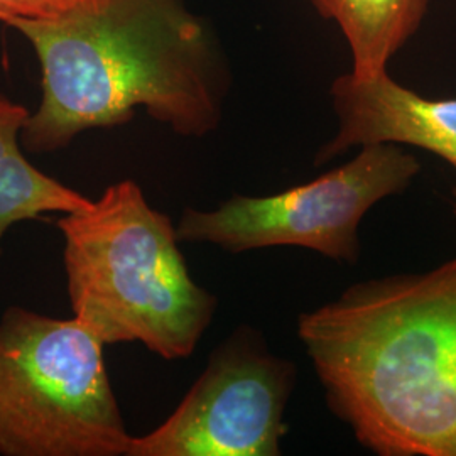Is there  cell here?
Listing matches in <instances>:
<instances>
[{
  "label": "cell",
  "instance_id": "cell-6",
  "mask_svg": "<svg viewBox=\"0 0 456 456\" xmlns=\"http://www.w3.org/2000/svg\"><path fill=\"white\" fill-rule=\"evenodd\" d=\"M296 367L269 352L254 328H239L208 360L176 411L126 456H277Z\"/></svg>",
  "mask_w": 456,
  "mask_h": 456
},
{
  "label": "cell",
  "instance_id": "cell-5",
  "mask_svg": "<svg viewBox=\"0 0 456 456\" xmlns=\"http://www.w3.org/2000/svg\"><path fill=\"white\" fill-rule=\"evenodd\" d=\"M421 171L404 146L379 142L316 180L271 196H232L212 212L186 208L180 242H210L239 254L267 247H303L355 264L359 225L387 196L401 195Z\"/></svg>",
  "mask_w": 456,
  "mask_h": 456
},
{
  "label": "cell",
  "instance_id": "cell-10",
  "mask_svg": "<svg viewBox=\"0 0 456 456\" xmlns=\"http://www.w3.org/2000/svg\"><path fill=\"white\" fill-rule=\"evenodd\" d=\"M82 0H0V20L17 17L56 19L78 7Z\"/></svg>",
  "mask_w": 456,
  "mask_h": 456
},
{
  "label": "cell",
  "instance_id": "cell-2",
  "mask_svg": "<svg viewBox=\"0 0 456 456\" xmlns=\"http://www.w3.org/2000/svg\"><path fill=\"white\" fill-rule=\"evenodd\" d=\"M36 49L43 100L20 139L36 154L129 122L137 107L181 135L220 120L222 80L201 24L180 0H82L56 19L7 22Z\"/></svg>",
  "mask_w": 456,
  "mask_h": 456
},
{
  "label": "cell",
  "instance_id": "cell-8",
  "mask_svg": "<svg viewBox=\"0 0 456 456\" xmlns=\"http://www.w3.org/2000/svg\"><path fill=\"white\" fill-rule=\"evenodd\" d=\"M320 16L335 20L352 51V75L387 73L392 58L418 33L429 0H311Z\"/></svg>",
  "mask_w": 456,
  "mask_h": 456
},
{
  "label": "cell",
  "instance_id": "cell-9",
  "mask_svg": "<svg viewBox=\"0 0 456 456\" xmlns=\"http://www.w3.org/2000/svg\"><path fill=\"white\" fill-rule=\"evenodd\" d=\"M29 115L24 105L0 94V240L17 222L45 213L77 212L92 203L26 159L19 137Z\"/></svg>",
  "mask_w": 456,
  "mask_h": 456
},
{
  "label": "cell",
  "instance_id": "cell-3",
  "mask_svg": "<svg viewBox=\"0 0 456 456\" xmlns=\"http://www.w3.org/2000/svg\"><path fill=\"white\" fill-rule=\"evenodd\" d=\"M68 294L75 320L102 345L142 343L164 360L193 354L216 297L190 276L171 218L131 180L63 213Z\"/></svg>",
  "mask_w": 456,
  "mask_h": 456
},
{
  "label": "cell",
  "instance_id": "cell-1",
  "mask_svg": "<svg viewBox=\"0 0 456 456\" xmlns=\"http://www.w3.org/2000/svg\"><path fill=\"white\" fill-rule=\"evenodd\" d=\"M330 411L380 456H456V259L354 284L297 322Z\"/></svg>",
  "mask_w": 456,
  "mask_h": 456
},
{
  "label": "cell",
  "instance_id": "cell-7",
  "mask_svg": "<svg viewBox=\"0 0 456 456\" xmlns=\"http://www.w3.org/2000/svg\"><path fill=\"white\" fill-rule=\"evenodd\" d=\"M331 100L340 127L318 151L316 164L352 147L392 142L429 151L456 169V98L423 97L389 73L374 78L346 73L331 85Z\"/></svg>",
  "mask_w": 456,
  "mask_h": 456
},
{
  "label": "cell",
  "instance_id": "cell-4",
  "mask_svg": "<svg viewBox=\"0 0 456 456\" xmlns=\"http://www.w3.org/2000/svg\"><path fill=\"white\" fill-rule=\"evenodd\" d=\"M103 345L78 322L9 308L0 320V455L122 456Z\"/></svg>",
  "mask_w": 456,
  "mask_h": 456
}]
</instances>
